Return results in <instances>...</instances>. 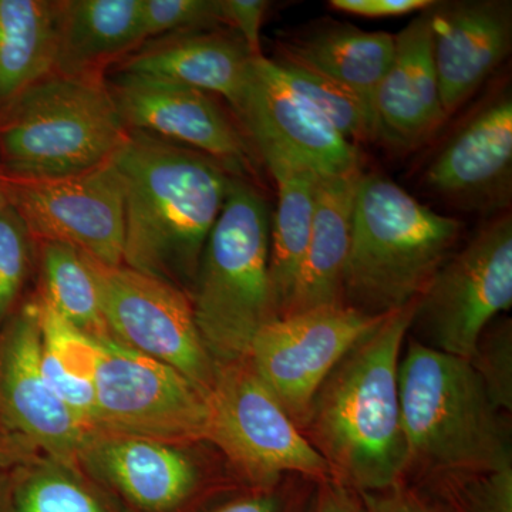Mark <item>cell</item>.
Masks as SVG:
<instances>
[{
  "label": "cell",
  "instance_id": "6da1fadb",
  "mask_svg": "<svg viewBox=\"0 0 512 512\" xmlns=\"http://www.w3.org/2000/svg\"><path fill=\"white\" fill-rule=\"evenodd\" d=\"M414 305L387 313L357 340L320 384L301 427L330 477L359 494L404 481L399 365Z\"/></svg>",
  "mask_w": 512,
  "mask_h": 512
},
{
  "label": "cell",
  "instance_id": "7a4b0ae2",
  "mask_svg": "<svg viewBox=\"0 0 512 512\" xmlns=\"http://www.w3.org/2000/svg\"><path fill=\"white\" fill-rule=\"evenodd\" d=\"M111 164L124 195L123 264L168 284L181 276L194 285L202 249L239 175L141 131H128Z\"/></svg>",
  "mask_w": 512,
  "mask_h": 512
},
{
  "label": "cell",
  "instance_id": "3957f363",
  "mask_svg": "<svg viewBox=\"0 0 512 512\" xmlns=\"http://www.w3.org/2000/svg\"><path fill=\"white\" fill-rule=\"evenodd\" d=\"M406 439L404 481L512 467L507 414L491 402L470 362L407 335L399 365Z\"/></svg>",
  "mask_w": 512,
  "mask_h": 512
},
{
  "label": "cell",
  "instance_id": "277c9868",
  "mask_svg": "<svg viewBox=\"0 0 512 512\" xmlns=\"http://www.w3.org/2000/svg\"><path fill=\"white\" fill-rule=\"evenodd\" d=\"M460 229L384 175L360 174L343 305L370 316L406 308L453 254Z\"/></svg>",
  "mask_w": 512,
  "mask_h": 512
},
{
  "label": "cell",
  "instance_id": "5b68a950",
  "mask_svg": "<svg viewBox=\"0 0 512 512\" xmlns=\"http://www.w3.org/2000/svg\"><path fill=\"white\" fill-rule=\"evenodd\" d=\"M271 217L264 195L235 177L192 285L195 323L217 363L247 357L256 333L279 318L269 276Z\"/></svg>",
  "mask_w": 512,
  "mask_h": 512
},
{
  "label": "cell",
  "instance_id": "8992f818",
  "mask_svg": "<svg viewBox=\"0 0 512 512\" xmlns=\"http://www.w3.org/2000/svg\"><path fill=\"white\" fill-rule=\"evenodd\" d=\"M127 136L104 77L52 73L0 109V174L82 173L110 161Z\"/></svg>",
  "mask_w": 512,
  "mask_h": 512
},
{
  "label": "cell",
  "instance_id": "52a82bcc",
  "mask_svg": "<svg viewBox=\"0 0 512 512\" xmlns=\"http://www.w3.org/2000/svg\"><path fill=\"white\" fill-rule=\"evenodd\" d=\"M207 399L205 441L221 451L249 487L274 484L289 474L315 481L330 477L326 461L247 357L217 363Z\"/></svg>",
  "mask_w": 512,
  "mask_h": 512
},
{
  "label": "cell",
  "instance_id": "ba28073f",
  "mask_svg": "<svg viewBox=\"0 0 512 512\" xmlns=\"http://www.w3.org/2000/svg\"><path fill=\"white\" fill-rule=\"evenodd\" d=\"M512 306V218L504 212L440 266L414 305L409 335L470 359L487 326Z\"/></svg>",
  "mask_w": 512,
  "mask_h": 512
},
{
  "label": "cell",
  "instance_id": "9c48e42d",
  "mask_svg": "<svg viewBox=\"0 0 512 512\" xmlns=\"http://www.w3.org/2000/svg\"><path fill=\"white\" fill-rule=\"evenodd\" d=\"M96 423L124 436L205 441L208 393L160 360L96 340Z\"/></svg>",
  "mask_w": 512,
  "mask_h": 512
},
{
  "label": "cell",
  "instance_id": "30bf717a",
  "mask_svg": "<svg viewBox=\"0 0 512 512\" xmlns=\"http://www.w3.org/2000/svg\"><path fill=\"white\" fill-rule=\"evenodd\" d=\"M87 256V255H86ZM109 335L121 345L173 367L208 393L217 362L202 342L188 296L180 288L126 265L89 258Z\"/></svg>",
  "mask_w": 512,
  "mask_h": 512
},
{
  "label": "cell",
  "instance_id": "8fae6325",
  "mask_svg": "<svg viewBox=\"0 0 512 512\" xmlns=\"http://www.w3.org/2000/svg\"><path fill=\"white\" fill-rule=\"evenodd\" d=\"M0 185L33 241L59 242L101 265H123L124 195L111 160L60 177L0 174Z\"/></svg>",
  "mask_w": 512,
  "mask_h": 512
},
{
  "label": "cell",
  "instance_id": "7c38bea8",
  "mask_svg": "<svg viewBox=\"0 0 512 512\" xmlns=\"http://www.w3.org/2000/svg\"><path fill=\"white\" fill-rule=\"evenodd\" d=\"M384 316L366 315L345 305L281 316L252 339L249 365L301 430L320 384Z\"/></svg>",
  "mask_w": 512,
  "mask_h": 512
},
{
  "label": "cell",
  "instance_id": "4fadbf2b",
  "mask_svg": "<svg viewBox=\"0 0 512 512\" xmlns=\"http://www.w3.org/2000/svg\"><path fill=\"white\" fill-rule=\"evenodd\" d=\"M234 111L271 173L296 168L339 177L360 171L359 148L289 90L265 56L254 60Z\"/></svg>",
  "mask_w": 512,
  "mask_h": 512
},
{
  "label": "cell",
  "instance_id": "5bb4252c",
  "mask_svg": "<svg viewBox=\"0 0 512 512\" xmlns=\"http://www.w3.org/2000/svg\"><path fill=\"white\" fill-rule=\"evenodd\" d=\"M128 131L192 148L242 177L252 167L248 138L210 94L143 74L119 72L107 83Z\"/></svg>",
  "mask_w": 512,
  "mask_h": 512
},
{
  "label": "cell",
  "instance_id": "9a60e30c",
  "mask_svg": "<svg viewBox=\"0 0 512 512\" xmlns=\"http://www.w3.org/2000/svg\"><path fill=\"white\" fill-rule=\"evenodd\" d=\"M424 183L437 197L467 212L510 210L512 198V99L487 101L431 161Z\"/></svg>",
  "mask_w": 512,
  "mask_h": 512
},
{
  "label": "cell",
  "instance_id": "2e32d148",
  "mask_svg": "<svg viewBox=\"0 0 512 512\" xmlns=\"http://www.w3.org/2000/svg\"><path fill=\"white\" fill-rule=\"evenodd\" d=\"M0 407L26 439L72 463L83 450L86 426L47 383L40 359L37 302L9 323L0 342Z\"/></svg>",
  "mask_w": 512,
  "mask_h": 512
},
{
  "label": "cell",
  "instance_id": "e0dca14e",
  "mask_svg": "<svg viewBox=\"0 0 512 512\" xmlns=\"http://www.w3.org/2000/svg\"><path fill=\"white\" fill-rule=\"evenodd\" d=\"M430 13L441 104L450 117L510 55L512 3L434 2Z\"/></svg>",
  "mask_w": 512,
  "mask_h": 512
},
{
  "label": "cell",
  "instance_id": "ac0fdd59",
  "mask_svg": "<svg viewBox=\"0 0 512 512\" xmlns=\"http://www.w3.org/2000/svg\"><path fill=\"white\" fill-rule=\"evenodd\" d=\"M430 8L394 36L392 63L373 103L376 138L403 150L426 143L448 119L434 66Z\"/></svg>",
  "mask_w": 512,
  "mask_h": 512
},
{
  "label": "cell",
  "instance_id": "d6986e66",
  "mask_svg": "<svg viewBox=\"0 0 512 512\" xmlns=\"http://www.w3.org/2000/svg\"><path fill=\"white\" fill-rule=\"evenodd\" d=\"M119 72L143 74L220 94L237 107L256 57L235 30H192L143 43Z\"/></svg>",
  "mask_w": 512,
  "mask_h": 512
},
{
  "label": "cell",
  "instance_id": "ffe728a7",
  "mask_svg": "<svg viewBox=\"0 0 512 512\" xmlns=\"http://www.w3.org/2000/svg\"><path fill=\"white\" fill-rule=\"evenodd\" d=\"M101 470L134 512H185L210 497L200 468L173 447L124 436L101 447Z\"/></svg>",
  "mask_w": 512,
  "mask_h": 512
},
{
  "label": "cell",
  "instance_id": "44dd1931",
  "mask_svg": "<svg viewBox=\"0 0 512 512\" xmlns=\"http://www.w3.org/2000/svg\"><path fill=\"white\" fill-rule=\"evenodd\" d=\"M394 36L349 23L322 22L281 42L276 60L339 84L360 100L375 123L377 87L392 63ZM376 133V131H375Z\"/></svg>",
  "mask_w": 512,
  "mask_h": 512
},
{
  "label": "cell",
  "instance_id": "7402d4cb",
  "mask_svg": "<svg viewBox=\"0 0 512 512\" xmlns=\"http://www.w3.org/2000/svg\"><path fill=\"white\" fill-rule=\"evenodd\" d=\"M143 43V0L57 2L53 73L104 77L107 64Z\"/></svg>",
  "mask_w": 512,
  "mask_h": 512
},
{
  "label": "cell",
  "instance_id": "603a6c76",
  "mask_svg": "<svg viewBox=\"0 0 512 512\" xmlns=\"http://www.w3.org/2000/svg\"><path fill=\"white\" fill-rule=\"evenodd\" d=\"M360 174L362 171L319 178L311 239L286 315L323 306L343 305V279L352 235L353 198Z\"/></svg>",
  "mask_w": 512,
  "mask_h": 512
},
{
  "label": "cell",
  "instance_id": "cb8c5ba5",
  "mask_svg": "<svg viewBox=\"0 0 512 512\" xmlns=\"http://www.w3.org/2000/svg\"><path fill=\"white\" fill-rule=\"evenodd\" d=\"M57 2L0 0V109L53 73Z\"/></svg>",
  "mask_w": 512,
  "mask_h": 512
},
{
  "label": "cell",
  "instance_id": "d4e9b609",
  "mask_svg": "<svg viewBox=\"0 0 512 512\" xmlns=\"http://www.w3.org/2000/svg\"><path fill=\"white\" fill-rule=\"evenodd\" d=\"M271 174L278 184V207L269 231V276L281 318L291 305L311 239L320 177L296 168Z\"/></svg>",
  "mask_w": 512,
  "mask_h": 512
},
{
  "label": "cell",
  "instance_id": "484cf974",
  "mask_svg": "<svg viewBox=\"0 0 512 512\" xmlns=\"http://www.w3.org/2000/svg\"><path fill=\"white\" fill-rule=\"evenodd\" d=\"M40 359L47 383L84 424L96 423V338L66 322L42 298L37 299Z\"/></svg>",
  "mask_w": 512,
  "mask_h": 512
},
{
  "label": "cell",
  "instance_id": "4316f807",
  "mask_svg": "<svg viewBox=\"0 0 512 512\" xmlns=\"http://www.w3.org/2000/svg\"><path fill=\"white\" fill-rule=\"evenodd\" d=\"M45 293L42 299L66 322L96 339L110 338L99 286L87 256L59 242H39Z\"/></svg>",
  "mask_w": 512,
  "mask_h": 512
},
{
  "label": "cell",
  "instance_id": "83f0119b",
  "mask_svg": "<svg viewBox=\"0 0 512 512\" xmlns=\"http://www.w3.org/2000/svg\"><path fill=\"white\" fill-rule=\"evenodd\" d=\"M275 73L289 90L322 114L346 140H376L375 123L360 100L339 84L301 67L271 60Z\"/></svg>",
  "mask_w": 512,
  "mask_h": 512
},
{
  "label": "cell",
  "instance_id": "f1b7e54d",
  "mask_svg": "<svg viewBox=\"0 0 512 512\" xmlns=\"http://www.w3.org/2000/svg\"><path fill=\"white\" fill-rule=\"evenodd\" d=\"M441 512H512V467L440 473L414 481Z\"/></svg>",
  "mask_w": 512,
  "mask_h": 512
},
{
  "label": "cell",
  "instance_id": "f546056e",
  "mask_svg": "<svg viewBox=\"0 0 512 512\" xmlns=\"http://www.w3.org/2000/svg\"><path fill=\"white\" fill-rule=\"evenodd\" d=\"M9 512H111L86 485L57 473H36L10 493Z\"/></svg>",
  "mask_w": 512,
  "mask_h": 512
},
{
  "label": "cell",
  "instance_id": "4dcf8cb0",
  "mask_svg": "<svg viewBox=\"0 0 512 512\" xmlns=\"http://www.w3.org/2000/svg\"><path fill=\"white\" fill-rule=\"evenodd\" d=\"M471 367L485 392L500 412L512 413V322L497 318L478 339L470 359Z\"/></svg>",
  "mask_w": 512,
  "mask_h": 512
},
{
  "label": "cell",
  "instance_id": "1f68e13d",
  "mask_svg": "<svg viewBox=\"0 0 512 512\" xmlns=\"http://www.w3.org/2000/svg\"><path fill=\"white\" fill-rule=\"evenodd\" d=\"M33 242L25 222L6 201L0 208V329L22 291Z\"/></svg>",
  "mask_w": 512,
  "mask_h": 512
},
{
  "label": "cell",
  "instance_id": "d6a6232c",
  "mask_svg": "<svg viewBox=\"0 0 512 512\" xmlns=\"http://www.w3.org/2000/svg\"><path fill=\"white\" fill-rule=\"evenodd\" d=\"M222 25H227L224 0H143L144 40Z\"/></svg>",
  "mask_w": 512,
  "mask_h": 512
},
{
  "label": "cell",
  "instance_id": "836d02e7",
  "mask_svg": "<svg viewBox=\"0 0 512 512\" xmlns=\"http://www.w3.org/2000/svg\"><path fill=\"white\" fill-rule=\"evenodd\" d=\"M315 487L312 478L289 474L264 487L248 485L204 512H311Z\"/></svg>",
  "mask_w": 512,
  "mask_h": 512
},
{
  "label": "cell",
  "instance_id": "e575fe53",
  "mask_svg": "<svg viewBox=\"0 0 512 512\" xmlns=\"http://www.w3.org/2000/svg\"><path fill=\"white\" fill-rule=\"evenodd\" d=\"M269 3L265 0H224L227 25L241 36L249 52L262 57L261 26Z\"/></svg>",
  "mask_w": 512,
  "mask_h": 512
},
{
  "label": "cell",
  "instance_id": "d590c367",
  "mask_svg": "<svg viewBox=\"0 0 512 512\" xmlns=\"http://www.w3.org/2000/svg\"><path fill=\"white\" fill-rule=\"evenodd\" d=\"M360 495L367 512H441L426 494L406 481L379 493Z\"/></svg>",
  "mask_w": 512,
  "mask_h": 512
},
{
  "label": "cell",
  "instance_id": "8d00e7d4",
  "mask_svg": "<svg viewBox=\"0 0 512 512\" xmlns=\"http://www.w3.org/2000/svg\"><path fill=\"white\" fill-rule=\"evenodd\" d=\"M433 0H332L330 8L363 18H397L423 12Z\"/></svg>",
  "mask_w": 512,
  "mask_h": 512
},
{
  "label": "cell",
  "instance_id": "74e56055",
  "mask_svg": "<svg viewBox=\"0 0 512 512\" xmlns=\"http://www.w3.org/2000/svg\"><path fill=\"white\" fill-rule=\"evenodd\" d=\"M311 512H367L362 495L335 478L316 481Z\"/></svg>",
  "mask_w": 512,
  "mask_h": 512
},
{
  "label": "cell",
  "instance_id": "f35d334b",
  "mask_svg": "<svg viewBox=\"0 0 512 512\" xmlns=\"http://www.w3.org/2000/svg\"><path fill=\"white\" fill-rule=\"evenodd\" d=\"M30 447L23 441L0 439V468L15 466L29 457Z\"/></svg>",
  "mask_w": 512,
  "mask_h": 512
},
{
  "label": "cell",
  "instance_id": "ab89813d",
  "mask_svg": "<svg viewBox=\"0 0 512 512\" xmlns=\"http://www.w3.org/2000/svg\"><path fill=\"white\" fill-rule=\"evenodd\" d=\"M10 495L6 497L3 491L0 490V512H9Z\"/></svg>",
  "mask_w": 512,
  "mask_h": 512
},
{
  "label": "cell",
  "instance_id": "60d3db41",
  "mask_svg": "<svg viewBox=\"0 0 512 512\" xmlns=\"http://www.w3.org/2000/svg\"><path fill=\"white\" fill-rule=\"evenodd\" d=\"M6 204V197L5 194H3L2 185H0V208L3 207V205Z\"/></svg>",
  "mask_w": 512,
  "mask_h": 512
}]
</instances>
